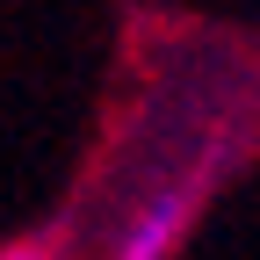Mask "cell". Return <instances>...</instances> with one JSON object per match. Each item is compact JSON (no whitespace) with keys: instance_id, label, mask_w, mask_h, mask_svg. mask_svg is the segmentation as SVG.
<instances>
[{"instance_id":"cell-1","label":"cell","mask_w":260,"mask_h":260,"mask_svg":"<svg viewBox=\"0 0 260 260\" xmlns=\"http://www.w3.org/2000/svg\"><path fill=\"white\" fill-rule=\"evenodd\" d=\"M181 210H188V195H159V203L138 217V232L123 239V260H159L167 239H174V224H181Z\"/></svg>"}]
</instances>
